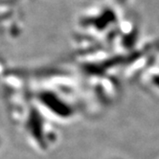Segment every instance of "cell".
Segmentation results:
<instances>
[{
  "mask_svg": "<svg viewBox=\"0 0 159 159\" xmlns=\"http://www.w3.org/2000/svg\"><path fill=\"white\" fill-rule=\"evenodd\" d=\"M0 73H1V66H0Z\"/></svg>",
  "mask_w": 159,
  "mask_h": 159,
  "instance_id": "cell-1",
  "label": "cell"
}]
</instances>
